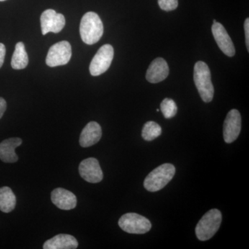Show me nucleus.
<instances>
[{
    "mask_svg": "<svg viewBox=\"0 0 249 249\" xmlns=\"http://www.w3.org/2000/svg\"><path fill=\"white\" fill-rule=\"evenodd\" d=\"M71 55V46L70 42L61 41L50 47L46 58V63L51 67L65 65L70 62Z\"/></svg>",
    "mask_w": 249,
    "mask_h": 249,
    "instance_id": "obj_7",
    "label": "nucleus"
},
{
    "mask_svg": "<svg viewBox=\"0 0 249 249\" xmlns=\"http://www.w3.org/2000/svg\"><path fill=\"white\" fill-rule=\"evenodd\" d=\"M114 48L110 45L102 46L93 57L89 65L91 76H98L107 71L114 58Z\"/></svg>",
    "mask_w": 249,
    "mask_h": 249,
    "instance_id": "obj_6",
    "label": "nucleus"
},
{
    "mask_svg": "<svg viewBox=\"0 0 249 249\" xmlns=\"http://www.w3.org/2000/svg\"><path fill=\"white\" fill-rule=\"evenodd\" d=\"M78 247V242L73 236L67 234H59L50 240L46 241L44 249H75Z\"/></svg>",
    "mask_w": 249,
    "mask_h": 249,
    "instance_id": "obj_16",
    "label": "nucleus"
},
{
    "mask_svg": "<svg viewBox=\"0 0 249 249\" xmlns=\"http://www.w3.org/2000/svg\"><path fill=\"white\" fill-rule=\"evenodd\" d=\"M102 137L101 125L95 121H91L83 128L80 134V145L83 147L92 146L97 143Z\"/></svg>",
    "mask_w": 249,
    "mask_h": 249,
    "instance_id": "obj_14",
    "label": "nucleus"
},
{
    "mask_svg": "<svg viewBox=\"0 0 249 249\" xmlns=\"http://www.w3.org/2000/svg\"><path fill=\"white\" fill-rule=\"evenodd\" d=\"M6 107H7V104H6V101L4 98L0 97V119L4 115V112L6 110Z\"/></svg>",
    "mask_w": 249,
    "mask_h": 249,
    "instance_id": "obj_24",
    "label": "nucleus"
},
{
    "mask_svg": "<svg viewBox=\"0 0 249 249\" xmlns=\"http://www.w3.org/2000/svg\"><path fill=\"white\" fill-rule=\"evenodd\" d=\"M40 23L42 35H46L49 32H60L65 27L66 21L63 15L58 14L53 9H47L41 15Z\"/></svg>",
    "mask_w": 249,
    "mask_h": 249,
    "instance_id": "obj_8",
    "label": "nucleus"
},
{
    "mask_svg": "<svg viewBox=\"0 0 249 249\" xmlns=\"http://www.w3.org/2000/svg\"><path fill=\"white\" fill-rule=\"evenodd\" d=\"M78 170L80 177L88 182L96 183L103 180V171L96 159L88 158L83 160L80 163Z\"/></svg>",
    "mask_w": 249,
    "mask_h": 249,
    "instance_id": "obj_10",
    "label": "nucleus"
},
{
    "mask_svg": "<svg viewBox=\"0 0 249 249\" xmlns=\"http://www.w3.org/2000/svg\"><path fill=\"white\" fill-rule=\"evenodd\" d=\"M16 196L11 188L4 186L0 188V211L9 213L14 211L16 206Z\"/></svg>",
    "mask_w": 249,
    "mask_h": 249,
    "instance_id": "obj_17",
    "label": "nucleus"
},
{
    "mask_svg": "<svg viewBox=\"0 0 249 249\" xmlns=\"http://www.w3.org/2000/svg\"><path fill=\"white\" fill-rule=\"evenodd\" d=\"M160 111L165 119H172L178 112V107L173 99L165 98L160 103Z\"/></svg>",
    "mask_w": 249,
    "mask_h": 249,
    "instance_id": "obj_20",
    "label": "nucleus"
},
{
    "mask_svg": "<svg viewBox=\"0 0 249 249\" xmlns=\"http://www.w3.org/2000/svg\"><path fill=\"white\" fill-rule=\"evenodd\" d=\"M5 55H6V47L4 44L0 43V68L4 64Z\"/></svg>",
    "mask_w": 249,
    "mask_h": 249,
    "instance_id": "obj_23",
    "label": "nucleus"
},
{
    "mask_svg": "<svg viewBox=\"0 0 249 249\" xmlns=\"http://www.w3.org/2000/svg\"><path fill=\"white\" fill-rule=\"evenodd\" d=\"M175 172V167L171 163L160 165L147 175L144 180V187L149 192L160 191L173 179Z\"/></svg>",
    "mask_w": 249,
    "mask_h": 249,
    "instance_id": "obj_3",
    "label": "nucleus"
},
{
    "mask_svg": "<svg viewBox=\"0 0 249 249\" xmlns=\"http://www.w3.org/2000/svg\"><path fill=\"white\" fill-rule=\"evenodd\" d=\"M29 64V57L25 50L24 43L22 42L16 44V49L12 60H11V67L16 70H24Z\"/></svg>",
    "mask_w": 249,
    "mask_h": 249,
    "instance_id": "obj_18",
    "label": "nucleus"
},
{
    "mask_svg": "<svg viewBox=\"0 0 249 249\" xmlns=\"http://www.w3.org/2000/svg\"><path fill=\"white\" fill-rule=\"evenodd\" d=\"M194 81L201 99L205 103L212 101L214 96V87L211 80L209 67L204 62L198 61L195 65Z\"/></svg>",
    "mask_w": 249,
    "mask_h": 249,
    "instance_id": "obj_2",
    "label": "nucleus"
},
{
    "mask_svg": "<svg viewBox=\"0 0 249 249\" xmlns=\"http://www.w3.org/2000/svg\"><path fill=\"white\" fill-rule=\"evenodd\" d=\"M160 7L165 11H171L178 6V0H158Z\"/></svg>",
    "mask_w": 249,
    "mask_h": 249,
    "instance_id": "obj_21",
    "label": "nucleus"
},
{
    "mask_svg": "<svg viewBox=\"0 0 249 249\" xmlns=\"http://www.w3.org/2000/svg\"><path fill=\"white\" fill-rule=\"evenodd\" d=\"M222 215L218 209H211L203 216L196 224V233L201 241L209 240L219 230Z\"/></svg>",
    "mask_w": 249,
    "mask_h": 249,
    "instance_id": "obj_4",
    "label": "nucleus"
},
{
    "mask_svg": "<svg viewBox=\"0 0 249 249\" xmlns=\"http://www.w3.org/2000/svg\"><path fill=\"white\" fill-rule=\"evenodd\" d=\"M245 31L246 37V45L247 50L249 52V19L247 18L245 22Z\"/></svg>",
    "mask_w": 249,
    "mask_h": 249,
    "instance_id": "obj_22",
    "label": "nucleus"
},
{
    "mask_svg": "<svg viewBox=\"0 0 249 249\" xmlns=\"http://www.w3.org/2000/svg\"><path fill=\"white\" fill-rule=\"evenodd\" d=\"M119 225L123 231L130 234H145L152 228L148 219L134 213L124 214L119 219Z\"/></svg>",
    "mask_w": 249,
    "mask_h": 249,
    "instance_id": "obj_5",
    "label": "nucleus"
},
{
    "mask_svg": "<svg viewBox=\"0 0 249 249\" xmlns=\"http://www.w3.org/2000/svg\"><path fill=\"white\" fill-rule=\"evenodd\" d=\"M212 33L218 47L223 53L229 57L234 56L235 49L233 42L222 24L219 22L214 23L212 26Z\"/></svg>",
    "mask_w": 249,
    "mask_h": 249,
    "instance_id": "obj_11",
    "label": "nucleus"
},
{
    "mask_svg": "<svg viewBox=\"0 0 249 249\" xmlns=\"http://www.w3.org/2000/svg\"><path fill=\"white\" fill-rule=\"evenodd\" d=\"M22 143L19 138H10L3 141L0 143V160L4 163H16L18 160V155L15 150Z\"/></svg>",
    "mask_w": 249,
    "mask_h": 249,
    "instance_id": "obj_15",
    "label": "nucleus"
},
{
    "mask_svg": "<svg viewBox=\"0 0 249 249\" xmlns=\"http://www.w3.org/2000/svg\"><path fill=\"white\" fill-rule=\"evenodd\" d=\"M169 74V67L164 59L156 58L151 62L147 70L146 79L151 83L163 81Z\"/></svg>",
    "mask_w": 249,
    "mask_h": 249,
    "instance_id": "obj_13",
    "label": "nucleus"
},
{
    "mask_svg": "<svg viewBox=\"0 0 249 249\" xmlns=\"http://www.w3.org/2000/svg\"><path fill=\"white\" fill-rule=\"evenodd\" d=\"M242 128V118L240 113L237 109H231L228 113L224 123L223 135L224 142L231 143L235 142L240 135Z\"/></svg>",
    "mask_w": 249,
    "mask_h": 249,
    "instance_id": "obj_9",
    "label": "nucleus"
},
{
    "mask_svg": "<svg viewBox=\"0 0 249 249\" xmlns=\"http://www.w3.org/2000/svg\"><path fill=\"white\" fill-rule=\"evenodd\" d=\"M161 132L162 129L160 124L154 121H148L142 127V137L147 142H151L160 137Z\"/></svg>",
    "mask_w": 249,
    "mask_h": 249,
    "instance_id": "obj_19",
    "label": "nucleus"
},
{
    "mask_svg": "<svg viewBox=\"0 0 249 249\" xmlns=\"http://www.w3.org/2000/svg\"><path fill=\"white\" fill-rule=\"evenodd\" d=\"M103 24L101 18L94 12H88L82 18L80 34L82 40L88 45L96 44L102 37Z\"/></svg>",
    "mask_w": 249,
    "mask_h": 249,
    "instance_id": "obj_1",
    "label": "nucleus"
},
{
    "mask_svg": "<svg viewBox=\"0 0 249 249\" xmlns=\"http://www.w3.org/2000/svg\"><path fill=\"white\" fill-rule=\"evenodd\" d=\"M5 0H0V1H4Z\"/></svg>",
    "mask_w": 249,
    "mask_h": 249,
    "instance_id": "obj_26",
    "label": "nucleus"
},
{
    "mask_svg": "<svg viewBox=\"0 0 249 249\" xmlns=\"http://www.w3.org/2000/svg\"><path fill=\"white\" fill-rule=\"evenodd\" d=\"M216 22H217V21H216L215 19H214V20H213V24H214V23H216Z\"/></svg>",
    "mask_w": 249,
    "mask_h": 249,
    "instance_id": "obj_25",
    "label": "nucleus"
},
{
    "mask_svg": "<svg viewBox=\"0 0 249 249\" xmlns=\"http://www.w3.org/2000/svg\"><path fill=\"white\" fill-rule=\"evenodd\" d=\"M51 199L57 208L66 211L75 209L77 205L76 196L62 188H55L52 191Z\"/></svg>",
    "mask_w": 249,
    "mask_h": 249,
    "instance_id": "obj_12",
    "label": "nucleus"
}]
</instances>
